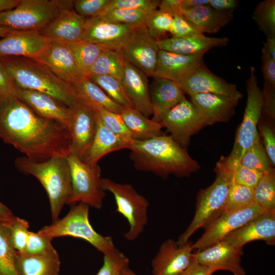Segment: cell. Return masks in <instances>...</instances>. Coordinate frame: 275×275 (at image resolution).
I'll return each mask as SVG.
<instances>
[{"instance_id":"6da1fadb","label":"cell","mask_w":275,"mask_h":275,"mask_svg":"<svg viewBox=\"0 0 275 275\" xmlns=\"http://www.w3.org/2000/svg\"><path fill=\"white\" fill-rule=\"evenodd\" d=\"M0 139L35 161L70 153L69 128L38 115L13 94L0 96Z\"/></svg>"},{"instance_id":"7a4b0ae2","label":"cell","mask_w":275,"mask_h":275,"mask_svg":"<svg viewBox=\"0 0 275 275\" xmlns=\"http://www.w3.org/2000/svg\"><path fill=\"white\" fill-rule=\"evenodd\" d=\"M128 149L138 170L153 173L162 178L171 175L188 177L200 168L185 147L164 134L146 140H132Z\"/></svg>"},{"instance_id":"3957f363","label":"cell","mask_w":275,"mask_h":275,"mask_svg":"<svg viewBox=\"0 0 275 275\" xmlns=\"http://www.w3.org/2000/svg\"><path fill=\"white\" fill-rule=\"evenodd\" d=\"M0 64L16 87L46 94L69 108L79 99L70 85L34 59L27 57L0 58Z\"/></svg>"},{"instance_id":"277c9868","label":"cell","mask_w":275,"mask_h":275,"mask_svg":"<svg viewBox=\"0 0 275 275\" xmlns=\"http://www.w3.org/2000/svg\"><path fill=\"white\" fill-rule=\"evenodd\" d=\"M15 166L21 172L31 175L41 183L48 195L53 222L58 219L71 194V179L67 156H54L43 161L23 156L17 158Z\"/></svg>"},{"instance_id":"5b68a950","label":"cell","mask_w":275,"mask_h":275,"mask_svg":"<svg viewBox=\"0 0 275 275\" xmlns=\"http://www.w3.org/2000/svg\"><path fill=\"white\" fill-rule=\"evenodd\" d=\"M214 171L216 177L213 183L201 190L198 194L193 220L176 241L179 246L186 243L198 230L205 228L224 212L233 181L232 168L226 157H221L216 164Z\"/></svg>"},{"instance_id":"8992f818","label":"cell","mask_w":275,"mask_h":275,"mask_svg":"<svg viewBox=\"0 0 275 275\" xmlns=\"http://www.w3.org/2000/svg\"><path fill=\"white\" fill-rule=\"evenodd\" d=\"M90 207L79 203L72 205L68 213L62 218L42 228L37 232L52 240L62 236L79 238L89 242L103 255L117 250L113 238L97 233L89 221Z\"/></svg>"},{"instance_id":"52a82bcc","label":"cell","mask_w":275,"mask_h":275,"mask_svg":"<svg viewBox=\"0 0 275 275\" xmlns=\"http://www.w3.org/2000/svg\"><path fill=\"white\" fill-rule=\"evenodd\" d=\"M73 1L20 0L14 8L0 12V26L38 32L62 10L73 9Z\"/></svg>"},{"instance_id":"ba28073f","label":"cell","mask_w":275,"mask_h":275,"mask_svg":"<svg viewBox=\"0 0 275 275\" xmlns=\"http://www.w3.org/2000/svg\"><path fill=\"white\" fill-rule=\"evenodd\" d=\"M101 184L105 191H109L113 195L116 212L128 222L129 229L124 233V237L130 241L135 240L144 232L147 225L148 201L130 184L102 178Z\"/></svg>"},{"instance_id":"9c48e42d","label":"cell","mask_w":275,"mask_h":275,"mask_svg":"<svg viewBox=\"0 0 275 275\" xmlns=\"http://www.w3.org/2000/svg\"><path fill=\"white\" fill-rule=\"evenodd\" d=\"M246 88L247 100L243 119L237 131L232 151L226 157L231 166L240 162L244 152L260 136L257 125L262 113L263 100L253 66L250 68Z\"/></svg>"},{"instance_id":"30bf717a","label":"cell","mask_w":275,"mask_h":275,"mask_svg":"<svg viewBox=\"0 0 275 275\" xmlns=\"http://www.w3.org/2000/svg\"><path fill=\"white\" fill-rule=\"evenodd\" d=\"M67 158L71 179V194L67 204L81 203L101 209L106 194L101 184L100 167L98 163H87L71 153Z\"/></svg>"},{"instance_id":"8fae6325","label":"cell","mask_w":275,"mask_h":275,"mask_svg":"<svg viewBox=\"0 0 275 275\" xmlns=\"http://www.w3.org/2000/svg\"><path fill=\"white\" fill-rule=\"evenodd\" d=\"M263 212L255 203L238 211L224 212L205 227L201 237L192 244L194 251H201L223 240L230 233Z\"/></svg>"},{"instance_id":"7c38bea8","label":"cell","mask_w":275,"mask_h":275,"mask_svg":"<svg viewBox=\"0 0 275 275\" xmlns=\"http://www.w3.org/2000/svg\"><path fill=\"white\" fill-rule=\"evenodd\" d=\"M160 49L157 40L149 33L145 24L136 26L120 51L124 59L153 77Z\"/></svg>"},{"instance_id":"4fadbf2b","label":"cell","mask_w":275,"mask_h":275,"mask_svg":"<svg viewBox=\"0 0 275 275\" xmlns=\"http://www.w3.org/2000/svg\"><path fill=\"white\" fill-rule=\"evenodd\" d=\"M159 123L177 143L185 148L191 136L205 126L195 107L186 98L170 109Z\"/></svg>"},{"instance_id":"5bb4252c","label":"cell","mask_w":275,"mask_h":275,"mask_svg":"<svg viewBox=\"0 0 275 275\" xmlns=\"http://www.w3.org/2000/svg\"><path fill=\"white\" fill-rule=\"evenodd\" d=\"M136 26L107 21L101 17L86 18L81 40L120 51Z\"/></svg>"},{"instance_id":"9a60e30c","label":"cell","mask_w":275,"mask_h":275,"mask_svg":"<svg viewBox=\"0 0 275 275\" xmlns=\"http://www.w3.org/2000/svg\"><path fill=\"white\" fill-rule=\"evenodd\" d=\"M70 108L72 113L69 127L70 153L81 159L89 148L96 132L95 110L91 105L80 97Z\"/></svg>"},{"instance_id":"2e32d148","label":"cell","mask_w":275,"mask_h":275,"mask_svg":"<svg viewBox=\"0 0 275 275\" xmlns=\"http://www.w3.org/2000/svg\"><path fill=\"white\" fill-rule=\"evenodd\" d=\"M176 83L189 96L211 93L240 99L243 95L235 84L228 82L212 72L203 64Z\"/></svg>"},{"instance_id":"e0dca14e","label":"cell","mask_w":275,"mask_h":275,"mask_svg":"<svg viewBox=\"0 0 275 275\" xmlns=\"http://www.w3.org/2000/svg\"><path fill=\"white\" fill-rule=\"evenodd\" d=\"M33 59L70 86L85 76L66 44L50 40L42 52Z\"/></svg>"},{"instance_id":"ac0fdd59","label":"cell","mask_w":275,"mask_h":275,"mask_svg":"<svg viewBox=\"0 0 275 275\" xmlns=\"http://www.w3.org/2000/svg\"><path fill=\"white\" fill-rule=\"evenodd\" d=\"M191 242L182 246L172 239L165 240L152 260L153 275H180L193 260Z\"/></svg>"},{"instance_id":"d6986e66","label":"cell","mask_w":275,"mask_h":275,"mask_svg":"<svg viewBox=\"0 0 275 275\" xmlns=\"http://www.w3.org/2000/svg\"><path fill=\"white\" fill-rule=\"evenodd\" d=\"M242 250L223 240L194 253L193 258L215 271L227 270L234 275H246L241 264Z\"/></svg>"},{"instance_id":"ffe728a7","label":"cell","mask_w":275,"mask_h":275,"mask_svg":"<svg viewBox=\"0 0 275 275\" xmlns=\"http://www.w3.org/2000/svg\"><path fill=\"white\" fill-rule=\"evenodd\" d=\"M49 41L38 32L13 30L0 38V58H35L46 48Z\"/></svg>"},{"instance_id":"44dd1931","label":"cell","mask_w":275,"mask_h":275,"mask_svg":"<svg viewBox=\"0 0 275 275\" xmlns=\"http://www.w3.org/2000/svg\"><path fill=\"white\" fill-rule=\"evenodd\" d=\"M239 99L227 96L204 93L190 96L205 126L229 121L235 113Z\"/></svg>"},{"instance_id":"7402d4cb","label":"cell","mask_w":275,"mask_h":275,"mask_svg":"<svg viewBox=\"0 0 275 275\" xmlns=\"http://www.w3.org/2000/svg\"><path fill=\"white\" fill-rule=\"evenodd\" d=\"M14 95L38 115L58 121L69 129L72 110L57 99L43 93L16 87Z\"/></svg>"},{"instance_id":"603a6c76","label":"cell","mask_w":275,"mask_h":275,"mask_svg":"<svg viewBox=\"0 0 275 275\" xmlns=\"http://www.w3.org/2000/svg\"><path fill=\"white\" fill-rule=\"evenodd\" d=\"M86 19L73 9H64L38 33L49 40L70 44L81 40Z\"/></svg>"},{"instance_id":"cb8c5ba5","label":"cell","mask_w":275,"mask_h":275,"mask_svg":"<svg viewBox=\"0 0 275 275\" xmlns=\"http://www.w3.org/2000/svg\"><path fill=\"white\" fill-rule=\"evenodd\" d=\"M224 240L239 248L257 240L264 241L269 245L274 244L275 213L263 212L258 215Z\"/></svg>"},{"instance_id":"d4e9b609","label":"cell","mask_w":275,"mask_h":275,"mask_svg":"<svg viewBox=\"0 0 275 275\" xmlns=\"http://www.w3.org/2000/svg\"><path fill=\"white\" fill-rule=\"evenodd\" d=\"M121 82L133 107L146 117L152 115L147 76L125 59Z\"/></svg>"},{"instance_id":"484cf974","label":"cell","mask_w":275,"mask_h":275,"mask_svg":"<svg viewBox=\"0 0 275 275\" xmlns=\"http://www.w3.org/2000/svg\"><path fill=\"white\" fill-rule=\"evenodd\" d=\"M203 57L160 49L153 77L177 82L204 64Z\"/></svg>"},{"instance_id":"4316f807","label":"cell","mask_w":275,"mask_h":275,"mask_svg":"<svg viewBox=\"0 0 275 275\" xmlns=\"http://www.w3.org/2000/svg\"><path fill=\"white\" fill-rule=\"evenodd\" d=\"M160 49L178 53L204 56L210 49L226 46L229 42L226 37H211L204 34L184 37H171L157 40Z\"/></svg>"},{"instance_id":"83f0119b","label":"cell","mask_w":275,"mask_h":275,"mask_svg":"<svg viewBox=\"0 0 275 275\" xmlns=\"http://www.w3.org/2000/svg\"><path fill=\"white\" fill-rule=\"evenodd\" d=\"M150 88L152 108V120L159 123L172 107L185 98L176 82L163 78H154Z\"/></svg>"},{"instance_id":"f1b7e54d","label":"cell","mask_w":275,"mask_h":275,"mask_svg":"<svg viewBox=\"0 0 275 275\" xmlns=\"http://www.w3.org/2000/svg\"><path fill=\"white\" fill-rule=\"evenodd\" d=\"M96 118L97 126L94 137L81 159L89 164H97L102 157L112 152L128 149L131 142L122 139L107 129L101 123L96 114Z\"/></svg>"},{"instance_id":"f546056e","label":"cell","mask_w":275,"mask_h":275,"mask_svg":"<svg viewBox=\"0 0 275 275\" xmlns=\"http://www.w3.org/2000/svg\"><path fill=\"white\" fill-rule=\"evenodd\" d=\"M181 14L204 33H217L230 22L233 11H219L208 5L189 10H181Z\"/></svg>"},{"instance_id":"4dcf8cb0","label":"cell","mask_w":275,"mask_h":275,"mask_svg":"<svg viewBox=\"0 0 275 275\" xmlns=\"http://www.w3.org/2000/svg\"><path fill=\"white\" fill-rule=\"evenodd\" d=\"M16 262L20 275H60L61 262L57 252L30 255L17 252Z\"/></svg>"},{"instance_id":"1f68e13d","label":"cell","mask_w":275,"mask_h":275,"mask_svg":"<svg viewBox=\"0 0 275 275\" xmlns=\"http://www.w3.org/2000/svg\"><path fill=\"white\" fill-rule=\"evenodd\" d=\"M120 114L132 140H146L164 134L160 123L149 119L134 107L123 108Z\"/></svg>"},{"instance_id":"d6a6232c","label":"cell","mask_w":275,"mask_h":275,"mask_svg":"<svg viewBox=\"0 0 275 275\" xmlns=\"http://www.w3.org/2000/svg\"><path fill=\"white\" fill-rule=\"evenodd\" d=\"M79 97L93 107H101L121 113L123 107L111 99L96 84L84 76L71 85Z\"/></svg>"},{"instance_id":"836d02e7","label":"cell","mask_w":275,"mask_h":275,"mask_svg":"<svg viewBox=\"0 0 275 275\" xmlns=\"http://www.w3.org/2000/svg\"><path fill=\"white\" fill-rule=\"evenodd\" d=\"M11 218H0V275H20L16 266L17 252L11 241L9 229Z\"/></svg>"},{"instance_id":"e575fe53","label":"cell","mask_w":275,"mask_h":275,"mask_svg":"<svg viewBox=\"0 0 275 275\" xmlns=\"http://www.w3.org/2000/svg\"><path fill=\"white\" fill-rule=\"evenodd\" d=\"M254 199L264 212L275 213V173L272 168L263 173L254 188Z\"/></svg>"},{"instance_id":"d590c367","label":"cell","mask_w":275,"mask_h":275,"mask_svg":"<svg viewBox=\"0 0 275 275\" xmlns=\"http://www.w3.org/2000/svg\"><path fill=\"white\" fill-rule=\"evenodd\" d=\"M124 58L120 51L104 48L92 67L90 75H107L121 81Z\"/></svg>"},{"instance_id":"8d00e7d4","label":"cell","mask_w":275,"mask_h":275,"mask_svg":"<svg viewBox=\"0 0 275 275\" xmlns=\"http://www.w3.org/2000/svg\"><path fill=\"white\" fill-rule=\"evenodd\" d=\"M82 73L87 76L93 64L104 49L84 40L67 44Z\"/></svg>"},{"instance_id":"74e56055","label":"cell","mask_w":275,"mask_h":275,"mask_svg":"<svg viewBox=\"0 0 275 275\" xmlns=\"http://www.w3.org/2000/svg\"><path fill=\"white\" fill-rule=\"evenodd\" d=\"M87 77L98 86L116 103L123 108L133 107L121 80L107 75H90Z\"/></svg>"},{"instance_id":"f35d334b","label":"cell","mask_w":275,"mask_h":275,"mask_svg":"<svg viewBox=\"0 0 275 275\" xmlns=\"http://www.w3.org/2000/svg\"><path fill=\"white\" fill-rule=\"evenodd\" d=\"M255 204L254 188L232 181L229 190L224 212H233Z\"/></svg>"},{"instance_id":"ab89813d","label":"cell","mask_w":275,"mask_h":275,"mask_svg":"<svg viewBox=\"0 0 275 275\" xmlns=\"http://www.w3.org/2000/svg\"><path fill=\"white\" fill-rule=\"evenodd\" d=\"M267 37H275V1L264 0L256 6L252 15Z\"/></svg>"},{"instance_id":"60d3db41","label":"cell","mask_w":275,"mask_h":275,"mask_svg":"<svg viewBox=\"0 0 275 275\" xmlns=\"http://www.w3.org/2000/svg\"><path fill=\"white\" fill-rule=\"evenodd\" d=\"M260 136L244 152L240 163L243 166L264 173L272 168Z\"/></svg>"},{"instance_id":"b9f144b4","label":"cell","mask_w":275,"mask_h":275,"mask_svg":"<svg viewBox=\"0 0 275 275\" xmlns=\"http://www.w3.org/2000/svg\"><path fill=\"white\" fill-rule=\"evenodd\" d=\"M94 108L100 121L107 129L125 141L132 140L120 113L101 107Z\"/></svg>"},{"instance_id":"7bdbcfd3","label":"cell","mask_w":275,"mask_h":275,"mask_svg":"<svg viewBox=\"0 0 275 275\" xmlns=\"http://www.w3.org/2000/svg\"><path fill=\"white\" fill-rule=\"evenodd\" d=\"M173 19L171 12L158 8L148 15L146 26L149 34L158 40L163 35L170 32Z\"/></svg>"},{"instance_id":"ee69618b","label":"cell","mask_w":275,"mask_h":275,"mask_svg":"<svg viewBox=\"0 0 275 275\" xmlns=\"http://www.w3.org/2000/svg\"><path fill=\"white\" fill-rule=\"evenodd\" d=\"M149 14L139 10L116 9L109 10L99 17L112 22L140 26L146 24Z\"/></svg>"},{"instance_id":"f6af8a7d","label":"cell","mask_w":275,"mask_h":275,"mask_svg":"<svg viewBox=\"0 0 275 275\" xmlns=\"http://www.w3.org/2000/svg\"><path fill=\"white\" fill-rule=\"evenodd\" d=\"M9 229L11 241L14 249L19 254L25 253L29 232V222L14 216L9 221Z\"/></svg>"},{"instance_id":"bcb514c9","label":"cell","mask_w":275,"mask_h":275,"mask_svg":"<svg viewBox=\"0 0 275 275\" xmlns=\"http://www.w3.org/2000/svg\"><path fill=\"white\" fill-rule=\"evenodd\" d=\"M129 259L118 249L104 255L103 264L96 275H119L122 269L129 266Z\"/></svg>"},{"instance_id":"7dc6e473","label":"cell","mask_w":275,"mask_h":275,"mask_svg":"<svg viewBox=\"0 0 275 275\" xmlns=\"http://www.w3.org/2000/svg\"><path fill=\"white\" fill-rule=\"evenodd\" d=\"M111 0H76L73 1V9L86 18L101 16Z\"/></svg>"},{"instance_id":"c3c4849f","label":"cell","mask_w":275,"mask_h":275,"mask_svg":"<svg viewBox=\"0 0 275 275\" xmlns=\"http://www.w3.org/2000/svg\"><path fill=\"white\" fill-rule=\"evenodd\" d=\"M51 240L38 232L29 231L25 253L30 255H47L56 253L57 252L52 246Z\"/></svg>"},{"instance_id":"681fc988","label":"cell","mask_w":275,"mask_h":275,"mask_svg":"<svg viewBox=\"0 0 275 275\" xmlns=\"http://www.w3.org/2000/svg\"><path fill=\"white\" fill-rule=\"evenodd\" d=\"M160 2L158 0H111L105 13L116 9H129L150 14L158 9Z\"/></svg>"},{"instance_id":"f907efd6","label":"cell","mask_w":275,"mask_h":275,"mask_svg":"<svg viewBox=\"0 0 275 275\" xmlns=\"http://www.w3.org/2000/svg\"><path fill=\"white\" fill-rule=\"evenodd\" d=\"M232 167L234 182L254 188L263 173L251 169L238 162Z\"/></svg>"},{"instance_id":"816d5d0a","label":"cell","mask_w":275,"mask_h":275,"mask_svg":"<svg viewBox=\"0 0 275 275\" xmlns=\"http://www.w3.org/2000/svg\"><path fill=\"white\" fill-rule=\"evenodd\" d=\"M170 33L172 37L176 38L203 34L198 27L183 16L181 13L173 15Z\"/></svg>"},{"instance_id":"f5cc1de1","label":"cell","mask_w":275,"mask_h":275,"mask_svg":"<svg viewBox=\"0 0 275 275\" xmlns=\"http://www.w3.org/2000/svg\"><path fill=\"white\" fill-rule=\"evenodd\" d=\"M263 95L262 112L271 120L275 118V86L264 81L262 91Z\"/></svg>"},{"instance_id":"db71d44e","label":"cell","mask_w":275,"mask_h":275,"mask_svg":"<svg viewBox=\"0 0 275 275\" xmlns=\"http://www.w3.org/2000/svg\"><path fill=\"white\" fill-rule=\"evenodd\" d=\"M260 133L264 148L272 166L275 164V135L271 128L266 124L261 126Z\"/></svg>"},{"instance_id":"11a10c76","label":"cell","mask_w":275,"mask_h":275,"mask_svg":"<svg viewBox=\"0 0 275 275\" xmlns=\"http://www.w3.org/2000/svg\"><path fill=\"white\" fill-rule=\"evenodd\" d=\"M261 62L264 81L275 86V60L262 49Z\"/></svg>"},{"instance_id":"9f6ffc18","label":"cell","mask_w":275,"mask_h":275,"mask_svg":"<svg viewBox=\"0 0 275 275\" xmlns=\"http://www.w3.org/2000/svg\"><path fill=\"white\" fill-rule=\"evenodd\" d=\"M215 270L203 265L194 259L180 275H212Z\"/></svg>"},{"instance_id":"6f0895ef","label":"cell","mask_w":275,"mask_h":275,"mask_svg":"<svg viewBox=\"0 0 275 275\" xmlns=\"http://www.w3.org/2000/svg\"><path fill=\"white\" fill-rule=\"evenodd\" d=\"M15 86L6 70L0 64V96L14 95Z\"/></svg>"},{"instance_id":"680465c9","label":"cell","mask_w":275,"mask_h":275,"mask_svg":"<svg viewBox=\"0 0 275 275\" xmlns=\"http://www.w3.org/2000/svg\"><path fill=\"white\" fill-rule=\"evenodd\" d=\"M219 11H233L239 5L237 0H209L208 4Z\"/></svg>"},{"instance_id":"91938a15","label":"cell","mask_w":275,"mask_h":275,"mask_svg":"<svg viewBox=\"0 0 275 275\" xmlns=\"http://www.w3.org/2000/svg\"><path fill=\"white\" fill-rule=\"evenodd\" d=\"M181 0L160 1L158 8L167 10L173 14L181 13Z\"/></svg>"},{"instance_id":"94428289","label":"cell","mask_w":275,"mask_h":275,"mask_svg":"<svg viewBox=\"0 0 275 275\" xmlns=\"http://www.w3.org/2000/svg\"><path fill=\"white\" fill-rule=\"evenodd\" d=\"M209 0H181V10H189L208 4Z\"/></svg>"},{"instance_id":"6125c7cd","label":"cell","mask_w":275,"mask_h":275,"mask_svg":"<svg viewBox=\"0 0 275 275\" xmlns=\"http://www.w3.org/2000/svg\"><path fill=\"white\" fill-rule=\"evenodd\" d=\"M262 49L275 60V37H267Z\"/></svg>"},{"instance_id":"be15d7a7","label":"cell","mask_w":275,"mask_h":275,"mask_svg":"<svg viewBox=\"0 0 275 275\" xmlns=\"http://www.w3.org/2000/svg\"><path fill=\"white\" fill-rule=\"evenodd\" d=\"M20 0H0V12L14 8Z\"/></svg>"},{"instance_id":"e7e4bbea","label":"cell","mask_w":275,"mask_h":275,"mask_svg":"<svg viewBox=\"0 0 275 275\" xmlns=\"http://www.w3.org/2000/svg\"><path fill=\"white\" fill-rule=\"evenodd\" d=\"M14 216L11 211L4 204L0 202V218L9 219Z\"/></svg>"},{"instance_id":"03108f58","label":"cell","mask_w":275,"mask_h":275,"mask_svg":"<svg viewBox=\"0 0 275 275\" xmlns=\"http://www.w3.org/2000/svg\"><path fill=\"white\" fill-rule=\"evenodd\" d=\"M119 275H137L132 271L129 266L124 268L122 269Z\"/></svg>"},{"instance_id":"003e7915","label":"cell","mask_w":275,"mask_h":275,"mask_svg":"<svg viewBox=\"0 0 275 275\" xmlns=\"http://www.w3.org/2000/svg\"><path fill=\"white\" fill-rule=\"evenodd\" d=\"M13 30L9 28L0 26V38L5 37Z\"/></svg>"}]
</instances>
